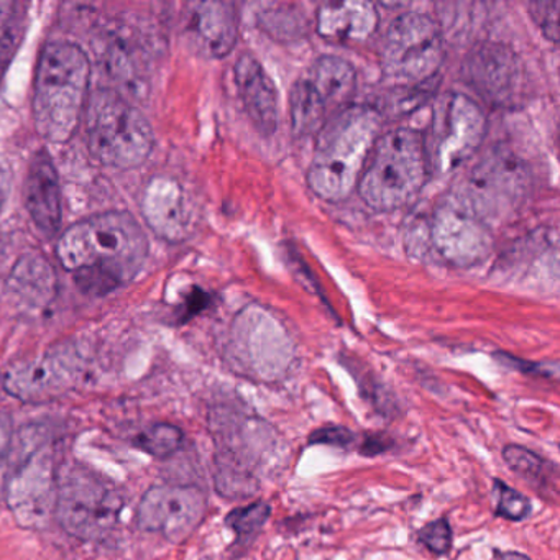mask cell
I'll return each instance as SVG.
<instances>
[{"label": "cell", "instance_id": "obj_2", "mask_svg": "<svg viewBox=\"0 0 560 560\" xmlns=\"http://www.w3.org/2000/svg\"><path fill=\"white\" fill-rule=\"evenodd\" d=\"M380 127L382 114L372 106L347 107L324 126L307 172V185L317 198L340 202L357 191Z\"/></svg>", "mask_w": 560, "mask_h": 560}, {"label": "cell", "instance_id": "obj_19", "mask_svg": "<svg viewBox=\"0 0 560 560\" xmlns=\"http://www.w3.org/2000/svg\"><path fill=\"white\" fill-rule=\"evenodd\" d=\"M380 24L376 5L365 0L320 5L316 14L319 37L337 44H360L369 40Z\"/></svg>", "mask_w": 560, "mask_h": 560}, {"label": "cell", "instance_id": "obj_8", "mask_svg": "<svg viewBox=\"0 0 560 560\" xmlns=\"http://www.w3.org/2000/svg\"><path fill=\"white\" fill-rule=\"evenodd\" d=\"M530 185L527 163L513 150L497 147L470 170L454 196L490 225L516 212L529 195Z\"/></svg>", "mask_w": 560, "mask_h": 560}, {"label": "cell", "instance_id": "obj_3", "mask_svg": "<svg viewBox=\"0 0 560 560\" xmlns=\"http://www.w3.org/2000/svg\"><path fill=\"white\" fill-rule=\"evenodd\" d=\"M91 61L80 45L48 42L38 58L34 120L51 143H67L80 129L90 100Z\"/></svg>", "mask_w": 560, "mask_h": 560}, {"label": "cell", "instance_id": "obj_35", "mask_svg": "<svg viewBox=\"0 0 560 560\" xmlns=\"http://www.w3.org/2000/svg\"><path fill=\"white\" fill-rule=\"evenodd\" d=\"M12 173L11 166L5 162L4 156H0V209L8 199L9 189H11Z\"/></svg>", "mask_w": 560, "mask_h": 560}, {"label": "cell", "instance_id": "obj_13", "mask_svg": "<svg viewBox=\"0 0 560 560\" xmlns=\"http://www.w3.org/2000/svg\"><path fill=\"white\" fill-rule=\"evenodd\" d=\"M464 80L491 106H517L526 96V70L504 45H480L471 51L464 65Z\"/></svg>", "mask_w": 560, "mask_h": 560}, {"label": "cell", "instance_id": "obj_31", "mask_svg": "<svg viewBox=\"0 0 560 560\" xmlns=\"http://www.w3.org/2000/svg\"><path fill=\"white\" fill-rule=\"evenodd\" d=\"M529 14L540 34L547 40L557 44L559 42L560 2H557V0H553V2H533V4H529Z\"/></svg>", "mask_w": 560, "mask_h": 560}, {"label": "cell", "instance_id": "obj_14", "mask_svg": "<svg viewBox=\"0 0 560 560\" xmlns=\"http://www.w3.org/2000/svg\"><path fill=\"white\" fill-rule=\"evenodd\" d=\"M80 378V360L67 347L9 366L2 375V386L21 401L45 402L70 392Z\"/></svg>", "mask_w": 560, "mask_h": 560}, {"label": "cell", "instance_id": "obj_9", "mask_svg": "<svg viewBox=\"0 0 560 560\" xmlns=\"http://www.w3.org/2000/svg\"><path fill=\"white\" fill-rule=\"evenodd\" d=\"M487 129V116L471 97L462 93L439 97L424 137L429 170L447 175L460 168L480 150Z\"/></svg>", "mask_w": 560, "mask_h": 560}, {"label": "cell", "instance_id": "obj_7", "mask_svg": "<svg viewBox=\"0 0 560 560\" xmlns=\"http://www.w3.org/2000/svg\"><path fill=\"white\" fill-rule=\"evenodd\" d=\"M122 510V494L106 478L83 465H67L58 471L54 517L71 536L103 539L117 526Z\"/></svg>", "mask_w": 560, "mask_h": 560}, {"label": "cell", "instance_id": "obj_1", "mask_svg": "<svg viewBox=\"0 0 560 560\" xmlns=\"http://www.w3.org/2000/svg\"><path fill=\"white\" fill-rule=\"evenodd\" d=\"M149 255L142 225L126 211L91 215L58 238L57 257L83 290L106 293L137 277Z\"/></svg>", "mask_w": 560, "mask_h": 560}, {"label": "cell", "instance_id": "obj_16", "mask_svg": "<svg viewBox=\"0 0 560 560\" xmlns=\"http://www.w3.org/2000/svg\"><path fill=\"white\" fill-rule=\"evenodd\" d=\"M142 212L149 228L163 241L182 242L191 232L192 214L185 189L170 176H155L145 186Z\"/></svg>", "mask_w": 560, "mask_h": 560}, {"label": "cell", "instance_id": "obj_22", "mask_svg": "<svg viewBox=\"0 0 560 560\" xmlns=\"http://www.w3.org/2000/svg\"><path fill=\"white\" fill-rule=\"evenodd\" d=\"M291 127L298 137L317 136L330 120L323 101L314 93L306 78L294 83L290 96Z\"/></svg>", "mask_w": 560, "mask_h": 560}, {"label": "cell", "instance_id": "obj_30", "mask_svg": "<svg viewBox=\"0 0 560 560\" xmlns=\"http://www.w3.org/2000/svg\"><path fill=\"white\" fill-rule=\"evenodd\" d=\"M360 434L353 432L352 429L342 424H327L319 425L307 435V447L314 445H327V447L340 448V451H353L359 445Z\"/></svg>", "mask_w": 560, "mask_h": 560}, {"label": "cell", "instance_id": "obj_15", "mask_svg": "<svg viewBox=\"0 0 560 560\" xmlns=\"http://www.w3.org/2000/svg\"><path fill=\"white\" fill-rule=\"evenodd\" d=\"M185 32L201 57H228L238 38V15L231 2H195L185 14Z\"/></svg>", "mask_w": 560, "mask_h": 560}, {"label": "cell", "instance_id": "obj_6", "mask_svg": "<svg viewBox=\"0 0 560 560\" xmlns=\"http://www.w3.org/2000/svg\"><path fill=\"white\" fill-rule=\"evenodd\" d=\"M58 474L42 428H25L12 444L4 498L24 527H44L54 517Z\"/></svg>", "mask_w": 560, "mask_h": 560}, {"label": "cell", "instance_id": "obj_25", "mask_svg": "<svg viewBox=\"0 0 560 560\" xmlns=\"http://www.w3.org/2000/svg\"><path fill=\"white\" fill-rule=\"evenodd\" d=\"M183 442H185V432L178 425L168 424V422L149 425L132 439L133 447L156 458L172 457L182 448Z\"/></svg>", "mask_w": 560, "mask_h": 560}, {"label": "cell", "instance_id": "obj_34", "mask_svg": "<svg viewBox=\"0 0 560 560\" xmlns=\"http://www.w3.org/2000/svg\"><path fill=\"white\" fill-rule=\"evenodd\" d=\"M12 444H14V428H12L11 416L0 411V493H4Z\"/></svg>", "mask_w": 560, "mask_h": 560}, {"label": "cell", "instance_id": "obj_21", "mask_svg": "<svg viewBox=\"0 0 560 560\" xmlns=\"http://www.w3.org/2000/svg\"><path fill=\"white\" fill-rule=\"evenodd\" d=\"M501 458L514 475L537 491L539 497L556 501L559 494V465L520 444H506Z\"/></svg>", "mask_w": 560, "mask_h": 560}, {"label": "cell", "instance_id": "obj_10", "mask_svg": "<svg viewBox=\"0 0 560 560\" xmlns=\"http://www.w3.org/2000/svg\"><path fill=\"white\" fill-rule=\"evenodd\" d=\"M382 70L405 86L431 83L444 60V40L438 22L421 12L399 15L383 38Z\"/></svg>", "mask_w": 560, "mask_h": 560}, {"label": "cell", "instance_id": "obj_18", "mask_svg": "<svg viewBox=\"0 0 560 560\" xmlns=\"http://www.w3.org/2000/svg\"><path fill=\"white\" fill-rule=\"evenodd\" d=\"M235 84L244 103L245 113L255 129L265 137L277 132L280 124L278 91L260 61L250 54H244L235 63Z\"/></svg>", "mask_w": 560, "mask_h": 560}, {"label": "cell", "instance_id": "obj_17", "mask_svg": "<svg viewBox=\"0 0 560 560\" xmlns=\"http://www.w3.org/2000/svg\"><path fill=\"white\" fill-rule=\"evenodd\" d=\"M25 206L35 228L45 237L58 234L63 219L61 186L54 160L47 150H38L31 159L25 178Z\"/></svg>", "mask_w": 560, "mask_h": 560}, {"label": "cell", "instance_id": "obj_27", "mask_svg": "<svg viewBox=\"0 0 560 560\" xmlns=\"http://www.w3.org/2000/svg\"><path fill=\"white\" fill-rule=\"evenodd\" d=\"M491 493L494 500V517H501L510 523H523L533 516L534 506L530 498L510 487L501 478L491 480Z\"/></svg>", "mask_w": 560, "mask_h": 560}, {"label": "cell", "instance_id": "obj_28", "mask_svg": "<svg viewBox=\"0 0 560 560\" xmlns=\"http://www.w3.org/2000/svg\"><path fill=\"white\" fill-rule=\"evenodd\" d=\"M260 25L268 35L278 40H296L306 31V22L300 12L291 11L288 5L270 8L261 12Z\"/></svg>", "mask_w": 560, "mask_h": 560}, {"label": "cell", "instance_id": "obj_5", "mask_svg": "<svg viewBox=\"0 0 560 560\" xmlns=\"http://www.w3.org/2000/svg\"><path fill=\"white\" fill-rule=\"evenodd\" d=\"M86 133L90 152L109 168H137L155 147L145 114L113 90H97L88 100Z\"/></svg>", "mask_w": 560, "mask_h": 560}, {"label": "cell", "instance_id": "obj_32", "mask_svg": "<svg viewBox=\"0 0 560 560\" xmlns=\"http://www.w3.org/2000/svg\"><path fill=\"white\" fill-rule=\"evenodd\" d=\"M398 448V441L386 431H366L360 434L357 451L366 458H375L378 455L389 454Z\"/></svg>", "mask_w": 560, "mask_h": 560}, {"label": "cell", "instance_id": "obj_33", "mask_svg": "<svg viewBox=\"0 0 560 560\" xmlns=\"http://www.w3.org/2000/svg\"><path fill=\"white\" fill-rule=\"evenodd\" d=\"M494 359L506 369L516 370L524 375L539 376V378H556L557 375V363L550 365V363L529 362V360L517 359V357L504 352L494 353Z\"/></svg>", "mask_w": 560, "mask_h": 560}, {"label": "cell", "instance_id": "obj_24", "mask_svg": "<svg viewBox=\"0 0 560 560\" xmlns=\"http://www.w3.org/2000/svg\"><path fill=\"white\" fill-rule=\"evenodd\" d=\"M24 31V5L12 0H0V80L14 60Z\"/></svg>", "mask_w": 560, "mask_h": 560}, {"label": "cell", "instance_id": "obj_36", "mask_svg": "<svg viewBox=\"0 0 560 560\" xmlns=\"http://www.w3.org/2000/svg\"><path fill=\"white\" fill-rule=\"evenodd\" d=\"M493 560H533L526 553L517 552V550H493Z\"/></svg>", "mask_w": 560, "mask_h": 560}, {"label": "cell", "instance_id": "obj_11", "mask_svg": "<svg viewBox=\"0 0 560 560\" xmlns=\"http://www.w3.org/2000/svg\"><path fill=\"white\" fill-rule=\"evenodd\" d=\"M428 248L452 267H475L490 257L493 235L490 225L451 196L429 214Z\"/></svg>", "mask_w": 560, "mask_h": 560}, {"label": "cell", "instance_id": "obj_4", "mask_svg": "<svg viewBox=\"0 0 560 560\" xmlns=\"http://www.w3.org/2000/svg\"><path fill=\"white\" fill-rule=\"evenodd\" d=\"M428 175L424 137L396 129L376 140L357 191L373 211H396L419 195Z\"/></svg>", "mask_w": 560, "mask_h": 560}, {"label": "cell", "instance_id": "obj_29", "mask_svg": "<svg viewBox=\"0 0 560 560\" xmlns=\"http://www.w3.org/2000/svg\"><path fill=\"white\" fill-rule=\"evenodd\" d=\"M416 540L422 544L432 556H448L454 546V530L447 517H438L416 530Z\"/></svg>", "mask_w": 560, "mask_h": 560}, {"label": "cell", "instance_id": "obj_23", "mask_svg": "<svg viewBox=\"0 0 560 560\" xmlns=\"http://www.w3.org/2000/svg\"><path fill=\"white\" fill-rule=\"evenodd\" d=\"M271 513H273V508L265 500H257L247 506H238L229 511L228 516L224 517V524L235 533V540L232 542L231 549L238 556L247 552L260 536L264 527L267 526Z\"/></svg>", "mask_w": 560, "mask_h": 560}, {"label": "cell", "instance_id": "obj_20", "mask_svg": "<svg viewBox=\"0 0 560 560\" xmlns=\"http://www.w3.org/2000/svg\"><path fill=\"white\" fill-rule=\"evenodd\" d=\"M304 78L323 101L330 117L349 107L350 100L355 93L357 71L346 58L334 55L317 58Z\"/></svg>", "mask_w": 560, "mask_h": 560}, {"label": "cell", "instance_id": "obj_12", "mask_svg": "<svg viewBox=\"0 0 560 560\" xmlns=\"http://www.w3.org/2000/svg\"><path fill=\"white\" fill-rule=\"evenodd\" d=\"M208 498L191 485H156L145 491L136 520L139 529L155 533L173 544L188 539L205 520Z\"/></svg>", "mask_w": 560, "mask_h": 560}, {"label": "cell", "instance_id": "obj_26", "mask_svg": "<svg viewBox=\"0 0 560 560\" xmlns=\"http://www.w3.org/2000/svg\"><path fill=\"white\" fill-rule=\"evenodd\" d=\"M353 373L357 386H359V395L366 405L372 406L373 411L385 419V421H395L401 418L402 408L398 398L393 395L392 389L386 388L380 383L378 378L369 375V373Z\"/></svg>", "mask_w": 560, "mask_h": 560}]
</instances>
